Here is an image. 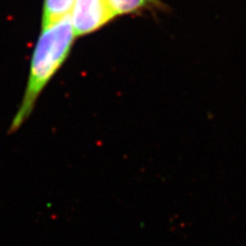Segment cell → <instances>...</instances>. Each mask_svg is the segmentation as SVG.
Masks as SVG:
<instances>
[{"mask_svg": "<svg viewBox=\"0 0 246 246\" xmlns=\"http://www.w3.org/2000/svg\"><path fill=\"white\" fill-rule=\"evenodd\" d=\"M116 17L109 0H74L69 13L76 37L98 31Z\"/></svg>", "mask_w": 246, "mask_h": 246, "instance_id": "obj_2", "label": "cell"}, {"mask_svg": "<svg viewBox=\"0 0 246 246\" xmlns=\"http://www.w3.org/2000/svg\"><path fill=\"white\" fill-rule=\"evenodd\" d=\"M116 16L134 14L147 10H163L165 5L160 0H109Z\"/></svg>", "mask_w": 246, "mask_h": 246, "instance_id": "obj_3", "label": "cell"}, {"mask_svg": "<svg viewBox=\"0 0 246 246\" xmlns=\"http://www.w3.org/2000/svg\"><path fill=\"white\" fill-rule=\"evenodd\" d=\"M74 0H44L42 7L41 28L56 23L68 16Z\"/></svg>", "mask_w": 246, "mask_h": 246, "instance_id": "obj_4", "label": "cell"}, {"mask_svg": "<svg viewBox=\"0 0 246 246\" xmlns=\"http://www.w3.org/2000/svg\"><path fill=\"white\" fill-rule=\"evenodd\" d=\"M75 38L69 14L42 28L32 54L23 100L12 121L9 133L19 130L30 117L40 94L68 58Z\"/></svg>", "mask_w": 246, "mask_h": 246, "instance_id": "obj_1", "label": "cell"}]
</instances>
